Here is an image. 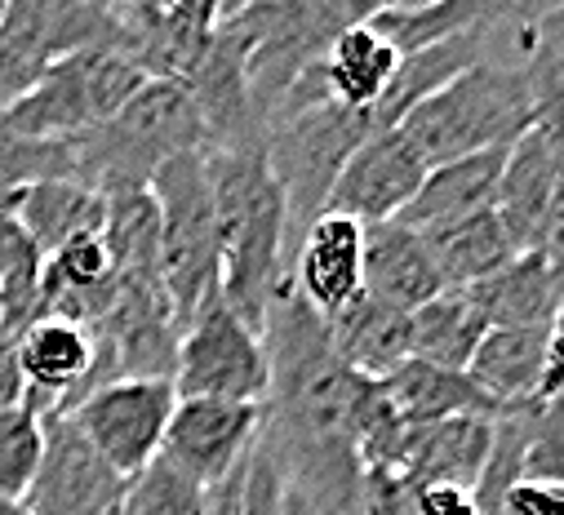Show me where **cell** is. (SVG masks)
Segmentation results:
<instances>
[{"mask_svg":"<svg viewBox=\"0 0 564 515\" xmlns=\"http://www.w3.org/2000/svg\"><path fill=\"white\" fill-rule=\"evenodd\" d=\"M404 440H409V423L395 409L387 382L373 377H356V396H351V445L360 467H395L404 458Z\"/></svg>","mask_w":564,"mask_h":515,"instance_id":"30","label":"cell"},{"mask_svg":"<svg viewBox=\"0 0 564 515\" xmlns=\"http://www.w3.org/2000/svg\"><path fill=\"white\" fill-rule=\"evenodd\" d=\"M19 405H28V382H23V369H19L14 338H0V414L19 409Z\"/></svg>","mask_w":564,"mask_h":515,"instance_id":"37","label":"cell"},{"mask_svg":"<svg viewBox=\"0 0 564 515\" xmlns=\"http://www.w3.org/2000/svg\"><path fill=\"white\" fill-rule=\"evenodd\" d=\"M498 6H485V0H413V6H404V0H382V6L369 14V28L400 54H422L432 45H445L480 23H489Z\"/></svg>","mask_w":564,"mask_h":515,"instance_id":"27","label":"cell"},{"mask_svg":"<svg viewBox=\"0 0 564 515\" xmlns=\"http://www.w3.org/2000/svg\"><path fill=\"white\" fill-rule=\"evenodd\" d=\"M262 409L258 405H227V401H178L165 427L161 462L178 475L200 484L205 493L218 489L258 445Z\"/></svg>","mask_w":564,"mask_h":515,"instance_id":"10","label":"cell"},{"mask_svg":"<svg viewBox=\"0 0 564 515\" xmlns=\"http://www.w3.org/2000/svg\"><path fill=\"white\" fill-rule=\"evenodd\" d=\"M413 515H480V502L458 484H422L413 489Z\"/></svg>","mask_w":564,"mask_h":515,"instance_id":"36","label":"cell"},{"mask_svg":"<svg viewBox=\"0 0 564 515\" xmlns=\"http://www.w3.org/2000/svg\"><path fill=\"white\" fill-rule=\"evenodd\" d=\"M507 152L511 147H494V152H476V156H463V161L427 169L417 196L404 205V213L395 222L427 235V231H441L449 222L489 213L498 205V183H502Z\"/></svg>","mask_w":564,"mask_h":515,"instance_id":"18","label":"cell"},{"mask_svg":"<svg viewBox=\"0 0 564 515\" xmlns=\"http://www.w3.org/2000/svg\"><path fill=\"white\" fill-rule=\"evenodd\" d=\"M116 54L148 80H183L223 23L218 0H129L111 6Z\"/></svg>","mask_w":564,"mask_h":515,"instance_id":"9","label":"cell"},{"mask_svg":"<svg viewBox=\"0 0 564 515\" xmlns=\"http://www.w3.org/2000/svg\"><path fill=\"white\" fill-rule=\"evenodd\" d=\"M19 351V369L28 382V401L50 418V414H67L89 386L94 373V338L89 329L58 320V316H41L32 329H23L14 338Z\"/></svg>","mask_w":564,"mask_h":515,"instance_id":"15","label":"cell"},{"mask_svg":"<svg viewBox=\"0 0 564 515\" xmlns=\"http://www.w3.org/2000/svg\"><path fill=\"white\" fill-rule=\"evenodd\" d=\"M542 364H546V329H489L467 364V377L498 409H516L538 401Z\"/></svg>","mask_w":564,"mask_h":515,"instance_id":"23","label":"cell"},{"mask_svg":"<svg viewBox=\"0 0 564 515\" xmlns=\"http://www.w3.org/2000/svg\"><path fill=\"white\" fill-rule=\"evenodd\" d=\"M45 458V414L28 401L0 414V497L23 502Z\"/></svg>","mask_w":564,"mask_h":515,"instance_id":"31","label":"cell"},{"mask_svg":"<svg viewBox=\"0 0 564 515\" xmlns=\"http://www.w3.org/2000/svg\"><path fill=\"white\" fill-rule=\"evenodd\" d=\"M124 484L72 427V418H45V458L23 497L32 515H116Z\"/></svg>","mask_w":564,"mask_h":515,"instance_id":"12","label":"cell"},{"mask_svg":"<svg viewBox=\"0 0 564 515\" xmlns=\"http://www.w3.org/2000/svg\"><path fill=\"white\" fill-rule=\"evenodd\" d=\"M152 200L161 213V281L183 333L200 311L223 303L218 222L205 152L161 165L152 178Z\"/></svg>","mask_w":564,"mask_h":515,"instance_id":"5","label":"cell"},{"mask_svg":"<svg viewBox=\"0 0 564 515\" xmlns=\"http://www.w3.org/2000/svg\"><path fill=\"white\" fill-rule=\"evenodd\" d=\"M10 213L41 253H54V249H63L80 235H98L107 227V196L76 178H50V183H32V187L14 191Z\"/></svg>","mask_w":564,"mask_h":515,"instance_id":"20","label":"cell"},{"mask_svg":"<svg viewBox=\"0 0 564 515\" xmlns=\"http://www.w3.org/2000/svg\"><path fill=\"white\" fill-rule=\"evenodd\" d=\"M205 511H209V493L161 458L124 484V497L116 506V515H205Z\"/></svg>","mask_w":564,"mask_h":515,"instance_id":"32","label":"cell"},{"mask_svg":"<svg viewBox=\"0 0 564 515\" xmlns=\"http://www.w3.org/2000/svg\"><path fill=\"white\" fill-rule=\"evenodd\" d=\"M0 19H6V0H0Z\"/></svg>","mask_w":564,"mask_h":515,"instance_id":"39","label":"cell"},{"mask_svg":"<svg viewBox=\"0 0 564 515\" xmlns=\"http://www.w3.org/2000/svg\"><path fill=\"white\" fill-rule=\"evenodd\" d=\"M387 382L395 409L404 414L409 427H432L449 418H498L502 409L480 392L467 373H449L422 360H404Z\"/></svg>","mask_w":564,"mask_h":515,"instance_id":"22","label":"cell"},{"mask_svg":"<svg viewBox=\"0 0 564 515\" xmlns=\"http://www.w3.org/2000/svg\"><path fill=\"white\" fill-rule=\"evenodd\" d=\"M0 515H32L23 502H14V497H0Z\"/></svg>","mask_w":564,"mask_h":515,"instance_id":"38","label":"cell"},{"mask_svg":"<svg viewBox=\"0 0 564 515\" xmlns=\"http://www.w3.org/2000/svg\"><path fill=\"white\" fill-rule=\"evenodd\" d=\"M395 67H400V54L365 19L329 45V54L321 58V80H325L329 102H338L347 111H373L382 102Z\"/></svg>","mask_w":564,"mask_h":515,"instance_id":"25","label":"cell"},{"mask_svg":"<svg viewBox=\"0 0 564 515\" xmlns=\"http://www.w3.org/2000/svg\"><path fill=\"white\" fill-rule=\"evenodd\" d=\"M489 449H494V418H449L432 427H409L400 475L409 480V489L458 484L476 493Z\"/></svg>","mask_w":564,"mask_h":515,"instance_id":"19","label":"cell"},{"mask_svg":"<svg viewBox=\"0 0 564 515\" xmlns=\"http://www.w3.org/2000/svg\"><path fill=\"white\" fill-rule=\"evenodd\" d=\"M214 222H218V263H223V303L262 333L267 307L285 285L290 263V205L280 191L267 147L240 143L205 152Z\"/></svg>","mask_w":564,"mask_h":515,"instance_id":"1","label":"cell"},{"mask_svg":"<svg viewBox=\"0 0 564 515\" xmlns=\"http://www.w3.org/2000/svg\"><path fill=\"white\" fill-rule=\"evenodd\" d=\"M489 333L480 307L467 289H445L432 303L409 311V360L436 364L449 373H467L480 338Z\"/></svg>","mask_w":564,"mask_h":515,"instance_id":"26","label":"cell"},{"mask_svg":"<svg viewBox=\"0 0 564 515\" xmlns=\"http://www.w3.org/2000/svg\"><path fill=\"white\" fill-rule=\"evenodd\" d=\"M489 329H546L564 303V281L542 253H516L502 272L467 289Z\"/></svg>","mask_w":564,"mask_h":515,"instance_id":"21","label":"cell"},{"mask_svg":"<svg viewBox=\"0 0 564 515\" xmlns=\"http://www.w3.org/2000/svg\"><path fill=\"white\" fill-rule=\"evenodd\" d=\"M174 392L178 401H227L262 409L271 392L262 333L249 329L227 303H214L178 333Z\"/></svg>","mask_w":564,"mask_h":515,"instance_id":"7","label":"cell"},{"mask_svg":"<svg viewBox=\"0 0 564 515\" xmlns=\"http://www.w3.org/2000/svg\"><path fill=\"white\" fill-rule=\"evenodd\" d=\"M542 116L533 89L516 67L502 63H476L458 80H449L441 94L417 102L395 129L413 143L422 165L436 169L476 152L511 147L524 129H533Z\"/></svg>","mask_w":564,"mask_h":515,"instance_id":"3","label":"cell"},{"mask_svg":"<svg viewBox=\"0 0 564 515\" xmlns=\"http://www.w3.org/2000/svg\"><path fill=\"white\" fill-rule=\"evenodd\" d=\"M382 0H245L231 6V19L249 36V98L258 111V124L267 129L271 111L280 107L303 72H312L329 45L365 23Z\"/></svg>","mask_w":564,"mask_h":515,"instance_id":"4","label":"cell"},{"mask_svg":"<svg viewBox=\"0 0 564 515\" xmlns=\"http://www.w3.org/2000/svg\"><path fill=\"white\" fill-rule=\"evenodd\" d=\"M360 515H413V489L395 467H369L360 475Z\"/></svg>","mask_w":564,"mask_h":515,"instance_id":"33","label":"cell"},{"mask_svg":"<svg viewBox=\"0 0 564 515\" xmlns=\"http://www.w3.org/2000/svg\"><path fill=\"white\" fill-rule=\"evenodd\" d=\"M285 281L321 320L347 311L365 294V227L343 213H321L299 240Z\"/></svg>","mask_w":564,"mask_h":515,"instance_id":"13","label":"cell"},{"mask_svg":"<svg viewBox=\"0 0 564 515\" xmlns=\"http://www.w3.org/2000/svg\"><path fill=\"white\" fill-rule=\"evenodd\" d=\"M422 240H427V249L436 258V272L445 281V289H471V285L489 281L494 272H502L516 258L511 235H507V227L498 222L494 209L476 213V218H463V222H449L441 231H427Z\"/></svg>","mask_w":564,"mask_h":515,"instance_id":"28","label":"cell"},{"mask_svg":"<svg viewBox=\"0 0 564 515\" xmlns=\"http://www.w3.org/2000/svg\"><path fill=\"white\" fill-rule=\"evenodd\" d=\"M148 76L111 50H85L54 63L14 107L0 111V129L28 143H67L107 124Z\"/></svg>","mask_w":564,"mask_h":515,"instance_id":"6","label":"cell"},{"mask_svg":"<svg viewBox=\"0 0 564 515\" xmlns=\"http://www.w3.org/2000/svg\"><path fill=\"white\" fill-rule=\"evenodd\" d=\"M196 152H205V124L178 80H148L107 124L72 139L76 178L102 196L120 187H152L161 165Z\"/></svg>","mask_w":564,"mask_h":515,"instance_id":"2","label":"cell"},{"mask_svg":"<svg viewBox=\"0 0 564 515\" xmlns=\"http://www.w3.org/2000/svg\"><path fill=\"white\" fill-rule=\"evenodd\" d=\"M102 240L111 249L116 276H161V213L152 187L107 191Z\"/></svg>","mask_w":564,"mask_h":515,"instance_id":"29","label":"cell"},{"mask_svg":"<svg viewBox=\"0 0 564 515\" xmlns=\"http://www.w3.org/2000/svg\"><path fill=\"white\" fill-rule=\"evenodd\" d=\"M489 63L516 67L538 107H564V6H502Z\"/></svg>","mask_w":564,"mask_h":515,"instance_id":"16","label":"cell"},{"mask_svg":"<svg viewBox=\"0 0 564 515\" xmlns=\"http://www.w3.org/2000/svg\"><path fill=\"white\" fill-rule=\"evenodd\" d=\"M551 196H555V129L546 116H538V124L524 129L507 152L498 205H494L516 253L542 249L551 222Z\"/></svg>","mask_w":564,"mask_h":515,"instance_id":"14","label":"cell"},{"mask_svg":"<svg viewBox=\"0 0 564 515\" xmlns=\"http://www.w3.org/2000/svg\"><path fill=\"white\" fill-rule=\"evenodd\" d=\"M174 405L178 392L170 377H120L89 392L63 418H72V427L120 480H133L161 458Z\"/></svg>","mask_w":564,"mask_h":515,"instance_id":"8","label":"cell"},{"mask_svg":"<svg viewBox=\"0 0 564 515\" xmlns=\"http://www.w3.org/2000/svg\"><path fill=\"white\" fill-rule=\"evenodd\" d=\"M502 515H564V484H546V480H516L502 502Z\"/></svg>","mask_w":564,"mask_h":515,"instance_id":"34","label":"cell"},{"mask_svg":"<svg viewBox=\"0 0 564 515\" xmlns=\"http://www.w3.org/2000/svg\"><path fill=\"white\" fill-rule=\"evenodd\" d=\"M422 178H427V165L413 152V143L400 134V129H382V134L365 139L347 165L338 169L325 213H343L360 227L373 222H395L404 213V205L417 196Z\"/></svg>","mask_w":564,"mask_h":515,"instance_id":"11","label":"cell"},{"mask_svg":"<svg viewBox=\"0 0 564 515\" xmlns=\"http://www.w3.org/2000/svg\"><path fill=\"white\" fill-rule=\"evenodd\" d=\"M436 294H445V281L427 240L404 222L365 227V298L409 316Z\"/></svg>","mask_w":564,"mask_h":515,"instance_id":"17","label":"cell"},{"mask_svg":"<svg viewBox=\"0 0 564 515\" xmlns=\"http://www.w3.org/2000/svg\"><path fill=\"white\" fill-rule=\"evenodd\" d=\"M329 342L351 373L382 382L409 360V316L360 294L347 311L329 320Z\"/></svg>","mask_w":564,"mask_h":515,"instance_id":"24","label":"cell"},{"mask_svg":"<svg viewBox=\"0 0 564 515\" xmlns=\"http://www.w3.org/2000/svg\"><path fill=\"white\" fill-rule=\"evenodd\" d=\"M538 405H564V303L546 325V364H542Z\"/></svg>","mask_w":564,"mask_h":515,"instance_id":"35","label":"cell"}]
</instances>
